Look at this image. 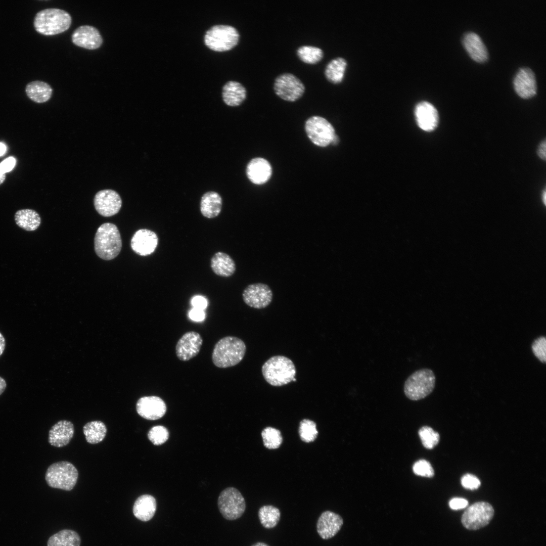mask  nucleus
Returning <instances> with one entry per match:
<instances>
[{
    "label": "nucleus",
    "mask_w": 546,
    "mask_h": 546,
    "mask_svg": "<svg viewBox=\"0 0 546 546\" xmlns=\"http://www.w3.org/2000/svg\"><path fill=\"white\" fill-rule=\"evenodd\" d=\"M413 470L416 475L423 477H432L434 474L431 465L425 460L417 461L413 465Z\"/></svg>",
    "instance_id": "40"
},
{
    "label": "nucleus",
    "mask_w": 546,
    "mask_h": 546,
    "mask_svg": "<svg viewBox=\"0 0 546 546\" xmlns=\"http://www.w3.org/2000/svg\"><path fill=\"white\" fill-rule=\"evenodd\" d=\"M6 179V173H4L0 168V185L2 184Z\"/></svg>",
    "instance_id": "50"
},
{
    "label": "nucleus",
    "mask_w": 546,
    "mask_h": 546,
    "mask_svg": "<svg viewBox=\"0 0 546 546\" xmlns=\"http://www.w3.org/2000/svg\"><path fill=\"white\" fill-rule=\"evenodd\" d=\"M418 433L423 446L427 449L434 448L439 441V434L430 427H422Z\"/></svg>",
    "instance_id": "37"
},
{
    "label": "nucleus",
    "mask_w": 546,
    "mask_h": 546,
    "mask_svg": "<svg viewBox=\"0 0 546 546\" xmlns=\"http://www.w3.org/2000/svg\"><path fill=\"white\" fill-rule=\"evenodd\" d=\"M166 409L164 401L157 396L142 397L138 400L136 404L138 414L149 420H156L162 418L165 414Z\"/></svg>",
    "instance_id": "15"
},
{
    "label": "nucleus",
    "mask_w": 546,
    "mask_h": 546,
    "mask_svg": "<svg viewBox=\"0 0 546 546\" xmlns=\"http://www.w3.org/2000/svg\"><path fill=\"white\" fill-rule=\"evenodd\" d=\"M78 476L77 470L73 464L62 461L55 463L48 467L45 479L51 487L70 491L75 486Z\"/></svg>",
    "instance_id": "6"
},
{
    "label": "nucleus",
    "mask_w": 546,
    "mask_h": 546,
    "mask_svg": "<svg viewBox=\"0 0 546 546\" xmlns=\"http://www.w3.org/2000/svg\"><path fill=\"white\" fill-rule=\"evenodd\" d=\"M6 347V341L4 336L0 332V356L3 354Z\"/></svg>",
    "instance_id": "47"
},
{
    "label": "nucleus",
    "mask_w": 546,
    "mask_h": 546,
    "mask_svg": "<svg viewBox=\"0 0 546 546\" xmlns=\"http://www.w3.org/2000/svg\"><path fill=\"white\" fill-rule=\"evenodd\" d=\"M218 508L224 518L234 520L241 517L246 509V503L240 492L234 487L222 490L218 498Z\"/></svg>",
    "instance_id": "8"
},
{
    "label": "nucleus",
    "mask_w": 546,
    "mask_h": 546,
    "mask_svg": "<svg viewBox=\"0 0 546 546\" xmlns=\"http://www.w3.org/2000/svg\"><path fill=\"white\" fill-rule=\"evenodd\" d=\"M16 224L27 231H34L40 225L41 219L38 213L30 209H21L15 214Z\"/></svg>",
    "instance_id": "29"
},
{
    "label": "nucleus",
    "mask_w": 546,
    "mask_h": 546,
    "mask_svg": "<svg viewBox=\"0 0 546 546\" xmlns=\"http://www.w3.org/2000/svg\"><path fill=\"white\" fill-rule=\"evenodd\" d=\"M297 55L302 61L310 64L318 63L324 56L322 49L311 46H303L299 47L297 50Z\"/></svg>",
    "instance_id": "34"
},
{
    "label": "nucleus",
    "mask_w": 546,
    "mask_h": 546,
    "mask_svg": "<svg viewBox=\"0 0 546 546\" xmlns=\"http://www.w3.org/2000/svg\"><path fill=\"white\" fill-rule=\"evenodd\" d=\"M461 484L465 488L475 490L479 487L481 482L476 476L466 474L462 477Z\"/></svg>",
    "instance_id": "41"
},
{
    "label": "nucleus",
    "mask_w": 546,
    "mask_h": 546,
    "mask_svg": "<svg viewBox=\"0 0 546 546\" xmlns=\"http://www.w3.org/2000/svg\"><path fill=\"white\" fill-rule=\"evenodd\" d=\"M239 39V32L235 27L228 25H216L206 31L204 42L210 49L223 52L234 47Z\"/></svg>",
    "instance_id": "7"
},
{
    "label": "nucleus",
    "mask_w": 546,
    "mask_h": 546,
    "mask_svg": "<svg viewBox=\"0 0 546 546\" xmlns=\"http://www.w3.org/2000/svg\"><path fill=\"white\" fill-rule=\"evenodd\" d=\"M415 115L418 125L422 130L431 132L437 127L438 112L430 103L427 101L419 103L415 107Z\"/></svg>",
    "instance_id": "18"
},
{
    "label": "nucleus",
    "mask_w": 546,
    "mask_h": 546,
    "mask_svg": "<svg viewBox=\"0 0 546 546\" xmlns=\"http://www.w3.org/2000/svg\"><path fill=\"white\" fill-rule=\"evenodd\" d=\"M271 174L270 164L263 158H253L247 164L246 174L250 181L254 184H264L270 179Z\"/></svg>",
    "instance_id": "21"
},
{
    "label": "nucleus",
    "mask_w": 546,
    "mask_h": 546,
    "mask_svg": "<svg viewBox=\"0 0 546 546\" xmlns=\"http://www.w3.org/2000/svg\"><path fill=\"white\" fill-rule=\"evenodd\" d=\"M72 41L77 46L94 50L102 45L103 39L97 28L89 25H82L74 31Z\"/></svg>",
    "instance_id": "19"
},
{
    "label": "nucleus",
    "mask_w": 546,
    "mask_h": 546,
    "mask_svg": "<svg viewBox=\"0 0 546 546\" xmlns=\"http://www.w3.org/2000/svg\"><path fill=\"white\" fill-rule=\"evenodd\" d=\"M15 164L16 159L13 157H9L0 163V168L4 173H6L12 170Z\"/></svg>",
    "instance_id": "43"
},
{
    "label": "nucleus",
    "mask_w": 546,
    "mask_h": 546,
    "mask_svg": "<svg viewBox=\"0 0 546 546\" xmlns=\"http://www.w3.org/2000/svg\"><path fill=\"white\" fill-rule=\"evenodd\" d=\"M158 244V237L154 232L147 229L138 230L133 234L130 241L132 250L141 256H147L153 253Z\"/></svg>",
    "instance_id": "16"
},
{
    "label": "nucleus",
    "mask_w": 546,
    "mask_h": 546,
    "mask_svg": "<svg viewBox=\"0 0 546 546\" xmlns=\"http://www.w3.org/2000/svg\"><path fill=\"white\" fill-rule=\"evenodd\" d=\"M346 66V61L342 58L338 57L333 59L326 67V77L332 83H340L343 78Z\"/></svg>",
    "instance_id": "32"
},
{
    "label": "nucleus",
    "mask_w": 546,
    "mask_h": 546,
    "mask_svg": "<svg viewBox=\"0 0 546 546\" xmlns=\"http://www.w3.org/2000/svg\"><path fill=\"white\" fill-rule=\"evenodd\" d=\"M72 22L69 13L57 8H48L38 12L34 19L35 30L44 35L62 33L70 27Z\"/></svg>",
    "instance_id": "4"
},
{
    "label": "nucleus",
    "mask_w": 546,
    "mask_h": 546,
    "mask_svg": "<svg viewBox=\"0 0 546 546\" xmlns=\"http://www.w3.org/2000/svg\"><path fill=\"white\" fill-rule=\"evenodd\" d=\"M273 293L266 284L257 283L247 286L243 290L242 298L244 303L250 307L262 309L268 306L272 301Z\"/></svg>",
    "instance_id": "12"
},
{
    "label": "nucleus",
    "mask_w": 546,
    "mask_h": 546,
    "mask_svg": "<svg viewBox=\"0 0 546 546\" xmlns=\"http://www.w3.org/2000/svg\"><path fill=\"white\" fill-rule=\"evenodd\" d=\"M148 437L153 444L159 445L167 440L169 438V432L167 429L163 426H155L149 431Z\"/></svg>",
    "instance_id": "38"
},
{
    "label": "nucleus",
    "mask_w": 546,
    "mask_h": 546,
    "mask_svg": "<svg viewBox=\"0 0 546 546\" xmlns=\"http://www.w3.org/2000/svg\"><path fill=\"white\" fill-rule=\"evenodd\" d=\"M251 546H269V545H268V544H267L266 543H264V542H256V543L253 544Z\"/></svg>",
    "instance_id": "51"
},
{
    "label": "nucleus",
    "mask_w": 546,
    "mask_h": 546,
    "mask_svg": "<svg viewBox=\"0 0 546 546\" xmlns=\"http://www.w3.org/2000/svg\"><path fill=\"white\" fill-rule=\"evenodd\" d=\"M74 426L69 421L62 420L55 424L49 431L48 441L55 447H61L67 445L72 438Z\"/></svg>",
    "instance_id": "22"
},
{
    "label": "nucleus",
    "mask_w": 546,
    "mask_h": 546,
    "mask_svg": "<svg viewBox=\"0 0 546 546\" xmlns=\"http://www.w3.org/2000/svg\"><path fill=\"white\" fill-rule=\"evenodd\" d=\"M274 89L281 99L294 102L301 97L305 91L302 81L294 75L286 73L278 76L275 80Z\"/></svg>",
    "instance_id": "11"
},
{
    "label": "nucleus",
    "mask_w": 546,
    "mask_h": 546,
    "mask_svg": "<svg viewBox=\"0 0 546 546\" xmlns=\"http://www.w3.org/2000/svg\"><path fill=\"white\" fill-rule=\"evenodd\" d=\"M264 445L268 449H276L282 443L283 438L281 432L274 428L268 427L261 433Z\"/></svg>",
    "instance_id": "35"
},
{
    "label": "nucleus",
    "mask_w": 546,
    "mask_h": 546,
    "mask_svg": "<svg viewBox=\"0 0 546 546\" xmlns=\"http://www.w3.org/2000/svg\"><path fill=\"white\" fill-rule=\"evenodd\" d=\"M463 44L474 61L483 63L488 59L487 48L479 35L473 32H468L462 38Z\"/></svg>",
    "instance_id": "23"
},
{
    "label": "nucleus",
    "mask_w": 546,
    "mask_h": 546,
    "mask_svg": "<svg viewBox=\"0 0 546 546\" xmlns=\"http://www.w3.org/2000/svg\"><path fill=\"white\" fill-rule=\"evenodd\" d=\"M299 433L301 439L305 442L314 441L318 434L315 423L310 420L304 419L300 423Z\"/></svg>",
    "instance_id": "36"
},
{
    "label": "nucleus",
    "mask_w": 546,
    "mask_h": 546,
    "mask_svg": "<svg viewBox=\"0 0 546 546\" xmlns=\"http://www.w3.org/2000/svg\"><path fill=\"white\" fill-rule=\"evenodd\" d=\"M545 140H544L539 144L537 149V155L540 158L545 160Z\"/></svg>",
    "instance_id": "46"
},
{
    "label": "nucleus",
    "mask_w": 546,
    "mask_h": 546,
    "mask_svg": "<svg viewBox=\"0 0 546 546\" xmlns=\"http://www.w3.org/2000/svg\"><path fill=\"white\" fill-rule=\"evenodd\" d=\"M202 344L203 339L199 333L195 331L187 332L176 343V355L181 361H188L199 353Z\"/></svg>",
    "instance_id": "13"
},
{
    "label": "nucleus",
    "mask_w": 546,
    "mask_h": 546,
    "mask_svg": "<svg viewBox=\"0 0 546 546\" xmlns=\"http://www.w3.org/2000/svg\"><path fill=\"white\" fill-rule=\"evenodd\" d=\"M305 129L311 142L321 147L332 144L336 135L332 125L325 118L318 116L308 118L305 122Z\"/></svg>",
    "instance_id": "9"
},
{
    "label": "nucleus",
    "mask_w": 546,
    "mask_h": 546,
    "mask_svg": "<svg viewBox=\"0 0 546 546\" xmlns=\"http://www.w3.org/2000/svg\"><path fill=\"white\" fill-rule=\"evenodd\" d=\"M281 513L278 508L271 505L263 506L258 511V517L261 525L265 528L270 529L278 524Z\"/></svg>",
    "instance_id": "33"
},
{
    "label": "nucleus",
    "mask_w": 546,
    "mask_h": 546,
    "mask_svg": "<svg viewBox=\"0 0 546 546\" xmlns=\"http://www.w3.org/2000/svg\"><path fill=\"white\" fill-rule=\"evenodd\" d=\"M222 206V198L218 193L214 191L207 192L201 197L200 212L205 217L213 218L220 214Z\"/></svg>",
    "instance_id": "26"
},
{
    "label": "nucleus",
    "mask_w": 546,
    "mask_h": 546,
    "mask_svg": "<svg viewBox=\"0 0 546 546\" xmlns=\"http://www.w3.org/2000/svg\"><path fill=\"white\" fill-rule=\"evenodd\" d=\"M435 382V375L431 369H419L405 380L403 386L404 394L412 400L422 399L433 391Z\"/></svg>",
    "instance_id": "5"
},
{
    "label": "nucleus",
    "mask_w": 546,
    "mask_h": 546,
    "mask_svg": "<svg viewBox=\"0 0 546 546\" xmlns=\"http://www.w3.org/2000/svg\"><path fill=\"white\" fill-rule=\"evenodd\" d=\"M81 539L79 534L70 529H63L51 536L48 539V546H80Z\"/></svg>",
    "instance_id": "30"
},
{
    "label": "nucleus",
    "mask_w": 546,
    "mask_h": 546,
    "mask_svg": "<svg viewBox=\"0 0 546 546\" xmlns=\"http://www.w3.org/2000/svg\"><path fill=\"white\" fill-rule=\"evenodd\" d=\"M83 432L87 442L96 444L104 439L107 428L102 422L94 421L86 423L83 427Z\"/></svg>",
    "instance_id": "31"
},
{
    "label": "nucleus",
    "mask_w": 546,
    "mask_h": 546,
    "mask_svg": "<svg viewBox=\"0 0 546 546\" xmlns=\"http://www.w3.org/2000/svg\"><path fill=\"white\" fill-rule=\"evenodd\" d=\"M6 151V146L2 143H0V156H3Z\"/></svg>",
    "instance_id": "49"
},
{
    "label": "nucleus",
    "mask_w": 546,
    "mask_h": 546,
    "mask_svg": "<svg viewBox=\"0 0 546 546\" xmlns=\"http://www.w3.org/2000/svg\"><path fill=\"white\" fill-rule=\"evenodd\" d=\"M261 372L266 382L273 386H282L296 381L295 366L291 359L284 355L270 357L263 364Z\"/></svg>",
    "instance_id": "2"
},
{
    "label": "nucleus",
    "mask_w": 546,
    "mask_h": 546,
    "mask_svg": "<svg viewBox=\"0 0 546 546\" xmlns=\"http://www.w3.org/2000/svg\"><path fill=\"white\" fill-rule=\"evenodd\" d=\"M156 508L157 503L154 497L150 494H143L135 500L132 511L138 519L147 522L154 517Z\"/></svg>",
    "instance_id": "24"
},
{
    "label": "nucleus",
    "mask_w": 546,
    "mask_h": 546,
    "mask_svg": "<svg viewBox=\"0 0 546 546\" xmlns=\"http://www.w3.org/2000/svg\"><path fill=\"white\" fill-rule=\"evenodd\" d=\"M494 510L487 502H479L469 506L462 517L463 526L469 530H477L487 525L492 519Z\"/></svg>",
    "instance_id": "10"
},
{
    "label": "nucleus",
    "mask_w": 546,
    "mask_h": 546,
    "mask_svg": "<svg viewBox=\"0 0 546 546\" xmlns=\"http://www.w3.org/2000/svg\"><path fill=\"white\" fill-rule=\"evenodd\" d=\"M191 303L194 308L204 310L207 306V301L205 298L202 296H196L191 300Z\"/></svg>",
    "instance_id": "44"
},
{
    "label": "nucleus",
    "mask_w": 546,
    "mask_h": 546,
    "mask_svg": "<svg viewBox=\"0 0 546 546\" xmlns=\"http://www.w3.org/2000/svg\"><path fill=\"white\" fill-rule=\"evenodd\" d=\"M7 387V383L6 380L2 377H0V395L5 391Z\"/></svg>",
    "instance_id": "48"
},
{
    "label": "nucleus",
    "mask_w": 546,
    "mask_h": 546,
    "mask_svg": "<svg viewBox=\"0 0 546 546\" xmlns=\"http://www.w3.org/2000/svg\"><path fill=\"white\" fill-rule=\"evenodd\" d=\"M210 267L215 275L225 278L232 276L236 269L233 259L229 254L220 251L212 256Z\"/></svg>",
    "instance_id": "25"
},
{
    "label": "nucleus",
    "mask_w": 546,
    "mask_h": 546,
    "mask_svg": "<svg viewBox=\"0 0 546 546\" xmlns=\"http://www.w3.org/2000/svg\"><path fill=\"white\" fill-rule=\"evenodd\" d=\"M468 505V500L463 498L454 497L451 499L449 502V507L454 510L464 509Z\"/></svg>",
    "instance_id": "42"
},
{
    "label": "nucleus",
    "mask_w": 546,
    "mask_h": 546,
    "mask_svg": "<svg viewBox=\"0 0 546 546\" xmlns=\"http://www.w3.org/2000/svg\"><path fill=\"white\" fill-rule=\"evenodd\" d=\"M542 198L543 203L544 204V205H545L546 193H545V190L543 192Z\"/></svg>",
    "instance_id": "52"
},
{
    "label": "nucleus",
    "mask_w": 546,
    "mask_h": 546,
    "mask_svg": "<svg viewBox=\"0 0 546 546\" xmlns=\"http://www.w3.org/2000/svg\"><path fill=\"white\" fill-rule=\"evenodd\" d=\"M343 524L342 517L330 511L323 512L316 523V530L320 537L328 539L334 537L340 530Z\"/></svg>",
    "instance_id": "20"
},
{
    "label": "nucleus",
    "mask_w": 546,
    "mask_h": 546,
    "mask_svg": "<svg viewBox=\"0 0 546 546\" xmlns=\"http://www.w3.org/2000/svg\"><path fill=\"white\" fill-rule=\"evenodd\" d=\"M531 349L535 356L542 363L546 362V339L540 336L535 339L531 345Z\"/></svg>",
    "instance_id": "39"
},
{
    "label": "nucleus",
    "mask_w": 546,
    "mask_h": 546,
    "mask_svg": "<svg viewBox=\"0 0 546 546\" xmlns=\"http://www.w3.org/2000/svg\"><path fill=\"white\" fill-rule=\"evenodd\" d=\"M222 98L226 105L237 106L245 100L246 90L240 83L235 81H229L223 87Z\"/></svg>",
    "instance_id": "27"
},
{
    "label": "nucleus",
    "mask_w": 546,
    "mask_h": 546,
    "mask_svg": "<svg viewBox=\"0 0 546 546\" xmlns=\"http://www.w3.org/2000/svg\"><path fill=\"white\" fill-rule=\"evenodd\" d=\"M246 352V346L242 339L235 336H225L215 343L212 361L214 366L219 368L234 367L243 360Z\"/></svg>",
    "instance_id": "1"
},
{
    "label": "nucleus",
    "mask_w": 546,
    "mask_h": 546,
    "mask_svg": "<svg viewBox=\"0 0 546 546\" xmlns=\"http://www.w3.org/2000/svg\"><path fill=\"white\" fill-rule=\"evenodd\" d=\"M95 251L101 259L110 260L120 252L122 240L117 226L112 223L102 224L97 229L94 239Z\"/></svg>",
    "instance_id": "3"
},
{
    "label": "nucleus",
    "mask_w": 546,
    "mask_h": 546,
    "mask_svg": "<svg viewBox=\"0 0 546 546\" xmlns=\"http://www.w3.org/2000/svg\"><path fill=\"white\" fill-rule=\"evenodd\" d=\"M513 83L515 90L522 98L529 99L536 94L535 76L533 71L528 67H523L518 70Z\"/></svg>",
    "instance_id": "17"
},
{
    "label": "nucleus",
    "mask_w": 546,
    "mask_h": 546,
    "mask_svg": "<svg viewBox=\"0 0 546 546\" xmlns=\"http://www.w3.org/2000/svg\"><path fill=\"white\" fill-rule=\"evenodd\" d=\"M94 203L96 210L102 216L110 217L117 214L122 206L119 195L112 190H103L95 195Z\"/></svg>",
    "instance_id": "14"
},
{
    "label": "nucleus",
    "mask_w": 546,
    "mask_h": 546,
    "mask_svg": "<svg viewBox=\"0 0 546 546\" xmlns=\"http://www.w3.org/2000/svg\"><path fill=\"white\" fill-rule=\"evenodd\" d=\"M190 318L195 322H201L204 320L205 313L203 310L193 308L189 312Z\"/></svg>",
    "instance_id": "45"
},
{
    "label": "nucleus",
    "mask_w": 546,
    "mask_h": 546,
    "mask_svg": "<svg viewBox=\"0 0 546 546\" xmlns=\"http://www.w3.org/2000/svg\"><path fill=\"white\" fill-rule=\"evenodd\" d=\"M28 97L37 103L46 102L51 98L53 89L47 83L39 80L28 83L25 88Z\"/></svg>",
    "instance_id": "28"
}]
</instances>
